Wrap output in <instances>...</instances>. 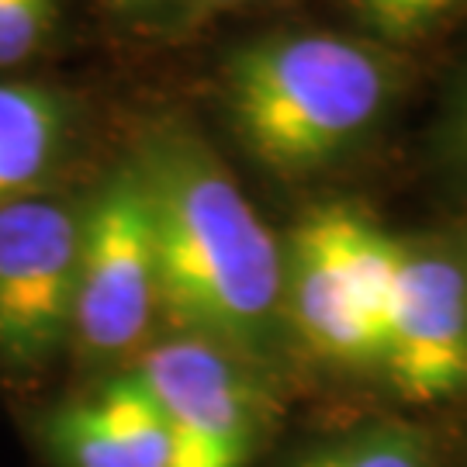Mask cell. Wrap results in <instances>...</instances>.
<instances>
[{
  "label": "cell",
  "mask_w": 467,
  "mask_h": 467,
  "mask_svg": "<svg viewBox=\"0 0 467 467\" xmlns=\"http://www.w3.org/2000/svg\"><path fill=\"white\" fill-rule=\"evenodd\" d=\"M132 163L152 208L160 308L181 333L264 357L287 318L284 256L243 187L177 118L146 129Z\"/></svg>",
  "instance_id": "cell-1"
},
{
  "label": "cell",
  "mask_w": 467,
  "mask_h": 467,
  "mask_svg": "<svg viewBox=\"0 0 467 467\" xmlns=\"http://www.w3.org/2000/svg\"><path fill=\"white\" fill-rule=\"evenodd\" d=\"M401 63L378 38L274 32L218 67V100L253 160L284 181L333 167L388 115Z\"/></svg>",
  "instance_id": "cell-2"
},
{
  "label": "cell",
  "mask_w": 467,
  "mask_h": 467,
  "mask_svg": "<svg viewBox=\"0 0 467 467\" xmlns=\"http://www.w3.org/2000/svg\"><path fill=\"white\" fill-rule=\"evenodd\" d=\"M395 235L347 204L316 208L291 235L284 305L312 353L339 368H381Z\"/></svg>",
  "instance_id": "cell-3"
},
{
  "label": "cell",
  "mask_w": 467,
  "mask_h": 467,
  "mask_svg": "<svg viewBox=\"0 0 467 467\" xmlns=\"http://www.w3.org/2000/svg\"><path fill=\"white\" fill-rule=\"evenodd\" d=\"M156 312L163 308L150 194L125 160L84 208L69 339L84 360H125L146 350Z\"/></svg>",
  "instance_id": "cell-4"
},
{
  "label": "cell",
  "mask_w": 467,
  "mask_h": 467,
  "mask_svg": "<svg viewBox=\"0 0 467 467\" xmlns=\"http://www.w3.org/2000/svg\"><path fill=\"white\" fill-rule=\"evenodd\" d=\"M84 212L49 194L0 204V364L46 368L73 333Z\"/></svg>",
  "instance_id": "cell-5"
},
{
  "label": "cell",
  "mask_w": 467,
  "mask_h": 467,
  "mask_svg": "<svg viewBox=\"0 0 467 467\" xmlns=\"http://www.w3.org/2000/svg\"><path fill=\"white\" fill-rule=\"evenodd\" d=\"M173 440V467H246L264 401L246 360L212 339L177 333L132 364Z\"/></svg>",
  "instance_id": "cell-6"
},
{
  "label": "cell",
  "mask_w": 467,
  "mask_h": 467,
  "mask_svg": "<svg viewBox=\"0 0 467 467\" xmlns=\"http://www.w3.org/2000/svg\"><path fill=\"white\" fill-rule=\"evenodd\" d=\"M381 370L405 401L433 405L467 391V267L451 253L395 239Z\"/></svg>",
  "instance_id": "cell-7"
},
{
  "label": "cell",
  "mask_w": 467,
  "mask_h": 467,
  "mask_svg": "<svg viewBox=\"0 0 467 467\" xmlns=\"http://www.w3.org/2000/svg\"><path fill=\"white\" fill-rule=\"evenodd\" d=\"M46 440L63 467H173L167 419L132 368L59 405Z\"/></svg>",
  "instance_id": "cell-8"
},
{
  "label": "cell",
  "mask_w": 467,
  "mask_h": 467,
  "mask_svg": "<svg viewBox=\"0 0 467 467\" xmlns=\"http://www.w3.org/2000/svg\"><path fill=\"white\" fill-rule=\"evenodd\" d=\"M73 108L46 84L0 80V204L38 194L63 160Z\"/></svg>",
  "instance_id": "cell-9"
},
{
  "label": "cell",
  "mask_w": 467,
  "mask_h": 467,
  "mask_svg": "<svg viewBox=\"0 0 467 467\" xmlns=\"http://www.w3.org/2000/svg\"><path fill=\"white\" fill-rule=\"evenodd\" d=\"M295 467H433V453L405 422H370L305 453Z\"/></svg>",
  "instance_id": "cell-10"
},
{
  "label": "cell",
  "mask_w": 467,
  "mask_h": 467,
  "mask_svg": "<svg viewBox=\"0 0 467 467\" xmlns=\"http://www.w3.org/2000/svg\"><path fill=\"white\" fill-rule=\"evenodd\" d=\"M357 25L384 46H405L467 15V0H347Z\"/></svg>",
  "instance_id": "cell-11"
},
{
  "label": "cell",
  "mask_w": 467,
  "mask_h": 467,
  "mask_svg": "<svg viewBox=\"0 0 467 467\" xmlns=\"http://www.w3.org/2000/svg\"><path fill=\"white\" fill-rule=\"evenodd\" d=\"M59 0H0V69L32 59L59 25Z\"/></svg>",
  "instance_id": "cell-12"
},
{
  "label": "cell",
  "mask_w": 467,
  "mask_h": 467,
  "mask_svg": "<svg viewBox=\"0 0 467 467\" xmlns=\"http://www.w3.org/2000/svg\"><path fill=\"white\" fill-rule=\"evenodd\" d=\"M440 152L461 177H467V59L461 73L453 77V87L443 104L440 118Z\"/></svg>",
  "instance_id": "cell-13"
},
{
  "label": "cell",
  "mask_w": 467,
  "mask_h": 467,
  "mask_svg": "<svg viewBox=\"0 0 467 467\" xmlns=\"http://www.w3.org/2000/svg\"><path fill=\"white\" fill-rule=\"evenodd\" d=\"M104 7L121 17V21H132V25H150V28L152 25H163V28H173L184 0H104Z\"/></svg>",
  "instance_id": "cell-14"
},
{
  "label": "cell",
  "mask_w": 467,
  "mask_h": 467,
  "mask_svg": "<svg viewBox=\"0 0 467 467\" xmlns=\"http://www.w3.org/2000/svg\"><path fill=\"white\" fill-rule=\"evenodd\" d=\"M246 4H256V0H184L181 15L173 21V35H184V32H198L204 25H212L215 17H222L225 11H239Z\"/></svg>",
  "instance_id": "cell-15"
},
{
  "label": "cell",
  "mask_w": 467,
  "mask_h": 467,
  "mask_svg": "<svg viewBox=\"0 0 467 467\" xmlns=\"http://www.w3.org/2000/svg\"><path fill=\"white\" fill-rule=\"evenodd\" d=\"M464 267H467V256H464Z\"/></svg>",
  "instance_id": "cell-16"
}]
</instances>
